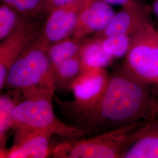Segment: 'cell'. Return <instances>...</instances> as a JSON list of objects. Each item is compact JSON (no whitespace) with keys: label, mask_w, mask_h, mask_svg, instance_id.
<instances>
[{"label":"cell","mask_w":158,"mask_h":158,"mask_svg":"<svg viewBox=\"0 0 158 158\" xmlns=\"http://www.w3.org/2000/svg\"><path fill=\"white\" fill-rule=\"evenodd\" d=\"M52 134L46 131H33L14 142L1 155L5 158H44L49 154V139Z\"/></svg>","instance_id":"cell-11"},{"label":"cell","mask_w":158,"mask_h":158,"mask_svg":"<svg viewBox=\"0 0 158 158\" xmlns=\"http://www.w3.org/2000/svg\"><path fill=\"white\" fill-rule=\"evenodd\" d=\"M88 39H77L70 36L52 45L47 53L53 69L80 54Z\"/></svg>","instance_id":"cell-14"},{"label":"cell","mask_w":158,"mask_h":158,"mask_svg":"<svg viewBox=\"0 0 158 158\" xmlns=\"http://www.w3.org/2000/svg\"><path fill=\"white\" fill-rule=\"evenodd\" d=\"M152 6L153 12L158 18V0H154Z\"/></svg>","instance_id":"cell-23"},{"label":"cell","mask_w":158,"mask_h":158,"mask_svg":"<svg viewBox=\"0 0 158 158\" xmlns=\"http://www.w3.org/2000/svg\"><path fill=\"white\" fill-rule=\"evenodd\" d=\"M115 15L110 4L102 0H90L80 12L72 36L85 39L105 28Z\"/></svg>","instance_id":"cell-10"},{"label":"cell","mask_w":158,"mask_h":158,"mask_svg":"<svg viewBox=\"0 0 158 158\" xmlns=\"http://www.w3.org/2000/svg\"><path fill=\"white\" fill-rule=\"evenodd\" d=\"M98 40L108 55L113 58H120L127 54L131 36L127 35H115Z\"/></svg>","instance_id":"cell-19"},{"label":"cell","mask_w":158,"mask_h":158,"mask_svg":"<svg viewBox=\"0 0 158 158\" xmlns=\"http://www.w3.org/2000/svg\"><path fill=\"white\" fill-rule=\"evenodd\" d=\"M147 120L105 131L94 137L63 143L52 151L57 158H121Z\"/></svg>","instance_id":"cell-4"},{"label":"cell","mask_w":158,"mask_h":158,"mask_svg":"<svg viewBox=\"0 0 158 158\" xmlns=\"http://www.w3.org/2000/svg\"><path fill=\"white\" fill-rule=\"evenodd\" d=\"M81 72L94 69H104L113 62V57L104 51L98 39L89 38L81 54Z\"/></svg>","instance_id":"cell-13"},{"label":"cell","mask_w":158,"mask_h":158,"mask_svg":"<svg viewBox=\"0 0 158 158\" xmlns=\"http://www.w3.org/2000/svg\"><path fill=\"white\" fill-rule=\"evenodd\" d=\"M124 66L138 79L158 87V31L151 21L131 36Z\"/></svg>","instance_id":"cell-5"},{"label":"cell","mask_w":158,"mask_h":158,"mask_svg":"<svg viewBox=\"0 0 158 158\" xmlns=\"http://www.w3.org/2000/svg\"><path fill=\"white\" fill-rule=\"evenodd\" d=\"M42 19H25L0 44V89L6 85L8 70L23 51L38 37Z\"/></svg>","instance_id":"cell-7"},{"label":"cell","mask_w":158,"mask_h":158,"mask_svg":"<svg viewBox=\"0 0 158 158\" xmlns=\"http://www.w3.org/2000/svg\"><path fill=\"white\" fill-rule=\"evenodd\" d=\"M5 85L21 91L25 98H52L56 85L47 51L32 42L9 69Z\"/></svg>","instance_id":"cell-2"},{"label":"cell","mask_w":158,"mask_h":158,"mask_svg":"<svg viewBox=\"0 0 158 158\" xmlns=\"http://www.w3.org/2000/svg\"><path fill=\"white\" fill-rule=\"evenodd\" d=\"M90 0H75L51 11L34 41L48 51L52 45L72 36L82 10Z\"/></svg>","instance_id":"cell-6"},{"label":"cell","mask_w":158,"mask_h":158,"mask_svg":"<svg viewBox=\"0 0 158 158\" xmlns=\"http://www.w3.org/2000/svg\"><path fill=\"white\" fill-rule=\"evenodd\" d=\"M121 158H158V117L142 126Z\"/></svg>","instance_id":"cell-12"},{"label":"cell","mask_w":158,"mask_h":158,"mask_svg":"<svg viewBox=\"0 0 158 158\" xmlns=\"http://www.w3.org/2000/svg\"><path fill=\"white\" fill-rule=\"evenodd\" d=\"M17 103L9 96L0 97V146L1 155L6 151V134L13 129L12 111Z\"/></svg>","instance_id":"cell-16"},{"label":"cell","mask_w":158,"mask_h":158,"mask_svg":"<svg viewBox=\"0 0 158 158\" xmlns=\"http://www.w3.org/2000/svg\"><path fill=\"white\" fill-rule=\"evenodd\" d=\"M27 18L11 6L2 2L0 6V40H5Z\"/></svg>","instance_id":"cell-17"},{"label":"cell","mask_w":158,"mask_h":158,"mask_svg":"<svg viewBox=\"0 0 158 158\" xmlns=\"http://www.w3.org/2000/svg\"><path fill=\"white\" fill-rule=\"evenodd\" d=\"M151 85L124 66L114 72L100 99L81 113L89 128L107 131L148 121L156 98Z\"/></svg>","instance_id":"cell-1"},{"label":"cell","mask_w":158,"mask_h":158,"mask_svg":"<svg viewBox=\"0 0 158 158\" xmlns=\"http://www.w3.org/2000/svg\"><path fill=\"white\" fill-rule=\"evenodd\" d=\"M75 0H45V12L46 17L53 9L60 6L65 5Z\"/></svg>","instance_id":"cell-20"},{"label":"cell","mask_w":158,"mask_h":158,"mask_svg":"<svg viewBox=\"0 0 158 158\" xmlns=\"http://www.w3.org/2000/svg\"><path fill=\"white\" fill-rule=\"evenodd\" d=\"M158 117V98H155L154 102L153 104L152 107L151 109V113L150 118L148 120H152Z\"/></svg>","instance_id":"cell-21"},{"label":"cell","mask_w":158,"mask_h":158,"mask_svg":"<svg viewBox=\"0 0 158 158\" xmlns=\"http://www.w3.org/2000/svg\"><path fill=\"white\" fill-rule=\"evenodd\" d=\"M80 54L68 59L53 69L56 85H59L63 87H70L74 79L81 72Z\"/></svg>","instance_id":"cell-15"},{"label":"cell","mask_w":158,"mask_h":158,"mask_svg":"<svg viewBox=\"0 0 158 158\" xmlns=\"http://www.w3.org/2000/svg\"><path fill=\"white\" fill-rule=\"evenodd\" d=\"M52 98L40 96L25 98L17 103L12 111L15 142L33 131H46L66 138H77L91 132L63 123L55 115Z\"/></svg>","instance_id":"cell-3"},{"label":"cell","mask_w":158,"mask_h":158,"mask_svg":"<svg viewBox=\"0 0 158 158\" xmlns=\"http://www.w3.org/2000/svg\"><path fill=\"white\" fill-rule=\"evenodd\" d=\"M110 76L104 69L81 71L70 88L75 98V107L80 113L93 106L106 90Z\"/></svg>","instance_id":"cell-9"},{"label":"cell","mask_w":158,"mask_h":158,"mask_svg":"<svg viewBox=\"0 0 158 158\" xmlns=\"http://www.w3.org/2000/svg\"><path fill=\"white\" fill-rule=\"evenodd\" d=\"M150 21L146 8L138 0H129L123 5V8L118 12L115 14L105 28L91 38L102 39L115 35L131 36Z\"/></svg>","instance_id":"cell-8"},{"label":"cell","mask_w":158,"mask_h":158,"mask_svg":"<svg viewBox=\"0 0 158 158\" xmlns=\"http://www.w3.org/2000/svg\"><path fill=\"white\" fill-rule=\"evenodd\" d=\"M102 1L107 2L110 5V4H121L123 6L129 0H102Z\"/></svg>","instance_id":"cell-22"},{"label":"cell","mask_w":158,"mask_h":158,"mask_svg":"<svg viewBox=\"0 0 158 158\" xmlns=\"http://www.w3.org/2000/svg\"><path fill=\"white\" fill-rule=\"evenodd\" d=\"M1 1L29 19H42L43 18H46L45 0H1Z\"/></svg>","instance_id":"cell-18"}]
</instances>
